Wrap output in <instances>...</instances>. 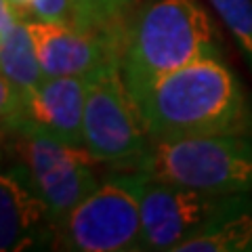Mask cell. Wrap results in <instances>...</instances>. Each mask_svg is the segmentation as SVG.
Here are the masks:
<instances>
[{
  "mask_svg": "<svg viewBox=\"0 0 252 252\" xmlns=\"http://www.w3.org/2000/svg\"><path fill=\"white\" fill-rule=\"evenodd\" d=\"M252 67V0H210Z\"/></svg>",
  "mask_w": 252,
  "mask_h": 252,
  "instance_id": "4fadbf2b",
  "label": "cell"
},
{
  "mask_svg": "<svg viewBox=\"0 0 252 252\" xmlns=\"http://www.w3.org/2000/svg\"><path fill=\"white\" fill-rule=\"evenodd\" d=\"M13 139L21 166L28 170L32 185L44 200L55 227H59L69 212L101 185L94 170L97 160L84 147L63 143L34 120Z\"/></svg>",
  "mask_w": 252,
  "mask_h": 252,
  "instance_id": "8992f818",
  "label": "cell"
},
{
  "mask_svg": "<svg viewBox=\"0 0 252 252\" xmlns=\"http://www.w3.org/2000/svg\"><path fill=\"white\" fill-rule=\"evenodd\" d=\"M9 4L13 6V11L17 13L21 19H26V21H28V13H30L32 0H9Z\"/></svg>",
  "mask_w": 252,
  "mask_h": 252,
  "instance_id": "ac0fdd59",
  "label": "cell"
},
{
  "mask_svg": "<svg viewBox=\"0 0 252 252\" xmlns=\"http://www.w3.org/2000/svg\"><path fill=\"white\" fill-rule=\"evenodd\" d=\"M44 76H91L112 61L120 63V21L107 30L28 19Z\"/></svg>",
  "mask_w": 252,
  "mask_h": 252,
  "instance_id": "ba28073f",
  "label": "cell"
},
{
  "mask_svg": "<svg viewBox=\"0 0 252 252\" xmlns=\"http://www.w3.org/2000/svg\"><path fill=\"white\" fill-rule=\"evenodd\" d=\"M28 19L74 26L72 2H69V0H32Z\"/></svg>",
  "mask_w": 252,
  "mask_h": 252,
  "instance_id": "2e32d148",
  "label": "cell"
},
{
  "mask_svg": "<svg viewBox=\"0 0 252 252\" xmlns=\"http://www.w3.org/2000/svg\"><path fill=\"white\" fill-rule=\"evenodd\" d=\"M55 223L28 170L13 166L0 177V250L17 252L55 238Z\"/></svg>",
  "mask_w": 252,
  "mask_h": 252,
  "instance_id": "9c48e42d",
  "label": "cell"
},
{
  "mask_svg": "<svg viewBox=\"0 0 252 252\" xmlns=\"http://www.w3.org/2000/svg\"><path fill=\"white\" fill-rule=\"evenodd\" d=\"M252 250V208H244L220 217L206 229L198 231L183 244L177 252H244Z\"/></svg>",
  "mask_w": 252,
  "mask_h": 252,
  "instance_id": "7c38bea8",
  "label": "cell"
},
{
  "mask_svg": "<svg viewBox=\"0 0 252 252\" xmlns=\"http://www.w3.org/2000/svg\"><path fill=\"white\" fill-rule=\"evenodd\" d=\"M219 57V32L198 0H154L120 21V69L135 101L162 76Z\"/></svg>",
  "mask_w": 252,
  "mask_h": 252,
  "instance_id": "7a4b0ae2",
  "label": "cell"
},
{
  "mask_svg": "<svg viewBox=\"0 0 252 252\" xmlns=\"http://www.w3.org/2000/svg\"><path fill=\"white\" fill-rule=\"evenodd\" d=\"M137 105L154 141L252 135V101L219 59H202L162 76Z\"/></svg>",
  "mask_w": 252,
  "mask_h": 252,
  "instance_id": "6da1fadb",
  "label": "cell"
},
{
  "mask_svg": "<svg viewBox=\"0 0 252 252\" xmlns=\"http://www.w3.org/2000/svg\"><path fill=\"white\" fill-rule=\"evenodd\" d=\"M152 145L137 101L112 61L89 76L84 103L82 147L94 160L118 170H132Z\"/></svg>",
  "mask_w": 252,
  "mask_h": 252,
  "instance_id": "5b68a950",
  "label": "cell"
},
{
  "mask_svg": "<svg viewBox=\"0 0 252 252\" xmlns=\"http://www.w3.org/2000/svg\"><path fill=\"white\" fill-rule=\"evenodd\" d=\"M141 179L143 175L137 170H120L101 181L57 227L55 248L72 252L147 250L141 219Z\"/></svg>",
  "mask_w": 252,
  "mask_h": 252,
  "instance_id": "277c9868",
  "label": "cell"
},
{
  "mask_svg": "<svg viewBox=\"0 0 252 252\" xmlns=\"http://www.w3.org/2000/svg\"><path fill=\"white\" fill-rule=\"evenodd\" d=\"M132 170L210 193L252 195V135L152 139Z\"/></svg>",
  "mask_w": 252,
  "mask_h": 252,
  "instance_id": "3957f363",
  "label": "cell"
},
{
  "mask_svg": "<svg viewBox=\"0 0 252 252\" xmlns=\"http://www.w3.org/2000/svg\"><path fill=\"white\" fill-rule=\"evenodd\" d=\"M74 26L82 30H107L114 23L109 19V0H69Z\"/></svg>",
  "mask_w": 252,
  "mask_h": 252,
  "instance_id": "9a60e30c",
  "label": "cell"
},
{
  "mask_svg": "<svg viewBox=\"0 0 252 252\" xmlns=\"http://www.w3.org/2000/svg\"><path fill=\"white\" fill-rule=\"evenodd\" d=\"M252 208V195L210 193L166 181L141 179V219L147 250H177L220 217Z\"/></svg>",
  "mask_w": 252,
  "mask_h": 252,
  "instance_id": "52a82bcc",
  "label": "cell"
},
{
  "mask_svg": "<svg viewBox=\"0 0 252 252\" xmlns=\"http://www.w3.org/2000/svg\"><path fill=\"white\" fill-rule=\"evenodd\" d=\"M89 76H49L30 97L32 120L63 143L82 147Z\"/></svg>",
  "mask_w": 252,
  "mask_h": 252,
  "instance_id": "30bf717a",
  "label": "cell"
},
{
  "mask_svg": "<svg viewBox=\"0 0 252 252\" xmlns=\"http://www.w3.org/2000/svg\"><path fill=\"white\" fill-rule=\"evenodd\" d=\"M141 0H109V19L112 23H118L126 17V13H130Z\"/></svg>",
  "mask_w": 252,
  "mask_h": 252,
  "instance_id": "e0dca14e",
  "label": "cell"
},
{
  "mask_svg": "<svg viewBox=\"0 0 252 252\" xmlns=\"http://www.w3.org/2000/svg\"><path fill=\"white\" fill-rule=\"evenodd\" d=\"M0 116H2V137H13L32 122L30 94L23 93L17 84L2 76L0 80Z\"/></svg>",
  "mask_w": 252,
  "mask_h": 252,
  "instance_id": "5bb4252c",
  "label": "cell"
},
{
  "mask_svg": "<svg viewBox=\"0 0 252 252\" xmlns=\"http://www.w3.org/2000/svg\"><path fill=\"white\" fill-rule=\"evenodd\" d=\"M0 65L2 76L17 84L30 97L46 78L38 61L28 23L13 11L9 0H0Z\"/></svg>",
  "mask_w": 252,
  "mask_h": 252,
  "instance_id": "8fae6325",
  "label": "cell"
}]
</instances>
